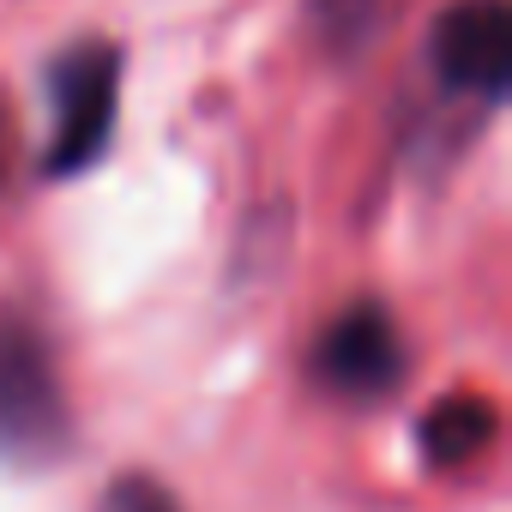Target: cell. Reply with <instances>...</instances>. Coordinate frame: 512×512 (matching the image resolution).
I'll return each mask as SVG.
<instances>
[{
	"label": "cell",
	"instance_id": "obj_8",
	"mask_svg": "<svg viewBox=\"0 0 512 512\" xmlns=\"http://www.w3.org/2000/svg\"><path fill=\"white\" fill-rule=\"evenodd\" d=\"M13 157H19V133H13V115L0 109V187H7V175H13Z\"/></svg>",
	"mask_w": 512,
	"mask_h": 512
},
{
	"label": "cell",
	"instance_id": "obj_3",
	"mask_svg": "<svg viewBox=\"0 0 512 512\" xmlns=\"http://www.w3.org/2000/svg\"><path fill=\"white\" fill-rule=\"evenodd\" d=\"M115 91H121V55L109 43H79L61 55V67L49 79V109H55L49 169L55 175H73L103 151V139L115 127Z\"/></svg>",
	"mask_w": 512,
	"mask_h": 512
},
{
	"label": "cell",
	"instance_id": "obj_6",
	"mask_svg": "<svg viewBox=\"0 0 512 512\" xmlns=\"http://www.w3.org/2000/svg\"><path fill=\"white\" fill-rule=\"evenodd\" d=\"M398 0H308V13H314V31L326 37V49L350 55L362 49L368 37H380V25L392 19Z\"/></svg>",
	"mask_w": 512,
	"mask_h": 512
},
{
	"label": "cell",
	"instance_id": "obj_5",
	"mask_svg": "<svg viewBox=\"0 0 512 512\" xmlns=\"http://www.w3.org/2000/svg\"><path fill=\"white\" fill-rule=\"evenodd\" d=\"M494 434H500V410H494L482 392H452V398L428 404V416H422V428H416L422 458L440 464V470L482 458V452L494 446Z\"/></svg>",
	"mask_w": 512,
	"mask_h": 512
},
{
	"label": "cell",
	"instance_id": "obj_1",
	"mask_svg": "<svg viewBox=\"0 0 512 512\" xmlns=\"http://www.w3.org/2000/svg\"><path fill=\"white\" fill-rule=\"evenodd\" d=\"M67 392L37 326L0 320V458L43 464L67 446Z\"/></svg>",
	"mask_w": 512,
	"mask_h": 512
},
{
	"label": "cell",
	"instance_id": "obj_7",
	"mask_svg": "<svg viewBox=\"0 0 512 512\" xmlns=\"http://www.w3.org/2000/svg\"><path fill=\"white\" fill-rule=\"evenodd\" d=\"M97 512H181V506H175L169 488H157L151 476H115Z\"/></svg>",
	"mask_w": 512,
	"mask_h": 512
},
{
	"label": "cell",
	"instance_id": "obj_2",
	"mask_svg": "<svg viewBox=\"0 0 512 512\" xmlns=\"http://www.w3.org/2000/svg\"><path fill=\"white\" fill-rule=\"evenodd\" d=\"M428 61L446 97L500 103L512 85V7L506 0H452L434 19Z\"/></svg>",
	"mask_w": 512,
	"mask_h": 512
},
{
	"label": "cell",
	"instance_id": "obj_4",
	"mask_svg": "<svg viewBox=\"0 0 512 512\" xmlns=\"http://www.w3.org/2000/svg\"><path fill=\"white\" fill-rule=\"evenodd\" d=\"M410 356H404V338L392 326V314L380 302H356L344 308L320 344H314V380L332 392V398H350V404H368V398H386L398 380H404Z\"/></svg>",
	"mask_w": 512,
	"mask_h": 512
}]
</instances>
